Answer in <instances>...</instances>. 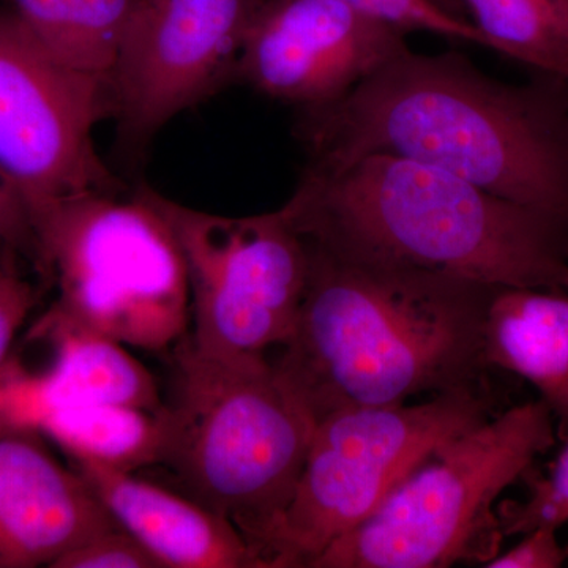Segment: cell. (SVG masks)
I'll use <instances>...</instances> for the list:
<instances>
[{
	"label": "cell",
	"instance_id": "15",
	"mask_svg": "<svg viewBox=\"0 0 568 568\" xmlns=\"http://www.w3.org/2000/svg\"><path fill=\"white\" fill-rule=\"evenodd\" d=\"M489 366L525 377L551 410L556 435L568 437V295L499 287L485 321Z\"/></svg>",
	"mask_w": 568,
	"mask_h": 568
},
{
	"label": "cell",
	"instance_id": "10",
	"mask_svg": "<svg viewBox=\"0 0 568 568\" xmlns=\"http://www.w3.org/2000/svg\"><path fill=\"white\" fill-rule=\"evenodd\" d=\"M263 0H140L110 78L114 118L148 140L183 111L237 80Z\"/></svg>",
	"mask_w": 568,
	"mask_h": 568
},
{
	"label": "cell",
	"instance_id": "13",
	"mask_svg": "<svg viewBox=\"0 0 568 568\" xmlns=\"http://www.w3.org/2000/svg\"><path fill=\"white\" fill-rule=\"evenodd\" d=\"M74 463L114 521L163 568H261L233 523L193 497L89 459Z\"/></svg>",
	"mask_w": 568,
	"mask_h": 568
},
{
	"label": "cell",
	"instance_id": "12",
	"mask_svg": "<svg viewBox=\"0 0 568 568\" xmlns=\"http://www.w3.org/2000/svg\"><path fill=\"white\" fill-rule=\"evenodd\" d=\"M118 523L33 429L0 433V568L51 567Z\"/></svg>",
	"mask_w": 568,
	"mask_h": 568
},
{
	"label": "cell",
	"instance_id": "4",
	"mask_svg": "<svg viewBox=\"0 0 568 568\" xmlns=\"http://www.w3.org/2000/svg\"><path fill=\"white\" fill-rule=\"evenodd\" d=\"M178 347L162 465L186 496L230 519L257 556L293 499L315 418L267 355L220 358L186 342Z\"/></svg>",
	"mask_w": 568,
	"mask_h": 568
},
{
	"label": "cell",
	"instance_id": "9",
	"mask_svg": "<svg viewBox=\"0 0 568 568\" xmlns=\"http://www.w3.org/2000/svg\"><path fill=\"white\" fill-rule=\"evenodd\" d=\"M108 115L110 82L62 65L13 11L0 13V175L29 216L65 197L115 193L93 142Z\"/></svg>",
	"mask_w": 568,
	"mask_h": 568
},
{
	"label": "cell",
	"instance_id": "7",
	"mask_svg": "<svg viewBox=\"0 0 568 568\" xmlns=\"http://www.w3.org/2000/svg\"><path fill=\"white\" fill-rule=\"evenodd\" d=\"M489 409L478 386L417 405L347 407L321 418L293 499L257 548L261 568H310L433 455L491 418Z\"/></svg>",
	"mask_w": 568,
	"mask_h": 568
},
{
	"label": "cell",
	"instance_id": "22",
	"mask_svg": "<svg viewBox=\"0 0 568 568\" xmlns=\"http://www.w3.org/2000/svg\"><path fill=\"white\" fill-rule=\"evenodd\" d=\"M521 541L507 552L485 564L488 568H558L568 558L567 548L558 540V528L540 526L523 534Z\"/></svg>",
	"mask_w": 568,
	"mask_h": 568
},
{
	"label": "cell",
	"instance_id": "18",
	"mask_svg": "<svg viewBox=\"0 0 568 568\" xmlns=\"http://www.w3.org/2000/svg\"><path fill=\"white\" fill-rule=\"evenodd\" d=\"M491 51L568 84V0H465Z\"/></svg>",
	"mask_w": 568,
	"mask_h": 568
},
{
	"label": "cell",
	"instance_id": "23",
	"mask_svg": "<svg viewBox=\"0 0 568 568\" xmlns=\"http://www.w3.org/2000/svg\"><path fill=\"white\" fill-rule=\"evenodd\" d=\"M36 304L31 284L0 265V379L11 343ZM0 433H3L0 424Z\"/></svg>",
	"mask_w": 568,
	"mask_h": 568
},
{
	"label": "cell",
	"instance_id": "16",
	"mask_svg": "<svg viewBox=\"0 0 568 568\" xmlns=\"http://www.w3.org/2000/svg\"><path fill=\"white\" fill-rule=\"evenodd\" d=\"M14 17L55 61L110 82L140 0H11Z\"/></svg>",
	"mask_w": 568,
	"mask_h": 568
},
{
	"label": "cell",
	"instance_id": "6",
	"mask_svg": "<svg viewBox=\"0 0 568 568\" xmlns=\"http://www.w3.org/2000/svg\"><path fill=\"white\" fill-rule=\"evenodd\" d=\"M549 407L528 402L488 418L414 470L372 518L310 568H444L499 555L497 499L556 444Z\"/></svg>",
	"mask_w": 568,
	"mask_h": 568
},
{
	"label": "cell",
	"instance_id": "2",
	"mask_svg": "<svg viewBox=\"0 0 568 568\" xmlns=\"http://www.w3.org/2000/svg\"><path fill=\"white\" fill-rule=\"evenodd\" d=\"M558 104L485 77L457 52L407 50L343 99L305 108L298 132L310 166L402 156L568 224V123Z\"/></svg>",
	"mask_w": 568,
	"mask_h": 568
},
{
	"label": "cell",
	"instance_id": "5",
	"mask_svg": "<svg viewBox=\"0 0 568 568\" xmlns=\"http://www.w3.org/2000/svg\"><path fill=\"white\" fill-rule=\"evenodd\" d=\"M31 224L36 254L59 291L40 323L145 351L181 343L192 323L189 272L152 190L130 200L65 197L32 211Z\"/></svg>",
	"mask_w": 568,
	"mask_h": 568
},
{
	"label": "cell",
	"instance_id": "17",
	"mask_svg": "<svg viewBox=\"0 0 568 568\" xmlns=\"http://www.w3.org/2000/svg\"><path fill=\"white\" fill-rule=\"evenodd\" d=\"M41 426L73 459L134 473L162 465L168 406L160 410L129 405L65 407L51 413Z\"/></svg>",
	"mask_w": 568,
	"mask_h": 568
},
{
	"label": "cell",
	"instance_id": "8",
	"mask_svg": "<svg viewBox=\"0 0 568 568\" xmlns=\"http://www.w3.org/2000/svg\"><path fill=\"white\" fill-rule=\"evenodd\" d=\"M185 260L192 297L189 345L209 357L265 355L290 342L310 275L305 239L283 209L212 215L152 192Z\"/></svg>",
	"mask_w": 568,
	"mask_h": 568
},
{
	"label": "cell",
	"instance_id": "20",
	"mask_svg": "<svg viewBox=\"0 0 568 568\" xmlns=\"http://www.w3.org/2000/svg\"><path fill=\"white\" fill-rule=\"evenodd\" d=\"M369 17L388 22L405 32H428L446 39L488 48L491 44L473 22L462 20L436 0H342Z\"/></svg>",
	"mask_w": 568,
	"mask_h": 568
},
{
	"label": "cell",
	"instance_id": "11",
	"mask_svg": "<svg viewBox=\"0 0 568 568\" xmlns=\"http://www.w3.org/2000/svg\"><path fill=\"white\" fill-rule=\"evenodd\" d=\"M406 36L342 0H263L237 80L275 100L323 106L409 50Z\"/></svg>",
	"mask_w": 568,
	"mask_h": 568
},
{
	"label": "cell",
	"instance_id": "19",
	"mask_svg": "<svg viewBox=\"0 0 568 568\" xmlns=\"http://www.w3.org/2000/svg\"><path fill=\"white\" fill-rule=\"evenodd\" d=\"M566 446L552 463L548 476L528 478L529 495L523 503L504 500L497 506L500 532L504 538L523 536L540 526H560L568 523V437Z\"/></svg>",
	"mask_w": 568,
	"mask_h": 568
},
{
	"label": "cell",
	"instance_id": "24",
	"mask_svg": "<svg viewBox=\"0 0 568 568\" xmlns=\"http://www.w3.org/2000/svg\"><path fill=\"white\" fill-rule=\"evenodd\" d=\"M0 241L9 248L33 250L31 216L9 183L0 175Z\"/></svg>",
	"mask_w": 568,
	"mask_h": 568
},
{
	"label": "cell",
	"instance_id": "25",
	"mask_svg": "<svg viewBox=\"0 0 568 568\" xmlns=\"http://www.w3.org/2000/svg\"><path fill=\"white\" fill-rule=\"evenodd\" d=\"M2 246H6V245H3V244H2V241H0V248H2Z\"/></svg>",
	"mask_w": 568,
	"mask_h": 568
},
{
	"label": "cell",
	"instance_id": "14",
	"mask_svg": "<svg viewBox=\"0 0 568 568\" xmlns=\"http://www.w3.org/2000/svg\"><path fill=\"white\" fill-rule=\"evenodd\" d=\"M37 335L54 342L58 358L51 375L24 384V392H13L22 420L29 426L41 425L54 410L74 406L163 409L155 379L121 343L58 324L40 323Z\"/></svg>",
	"mask_w": 568,
	"mask_h": 568
},
{
	"label": "cell",
	"instance_id": "1",
	"mask_svg": "<svg viewBox=\"0 0 568 568\" xmlns=\"http://www.w3.org/2000/svg\"><path fill=\"white\" fill-rule=\"evenodd\" d=\"M305 242L304 302L272 364L316 424L347 407L481 386L499 287Z\"/></svg>",
	"mask_w": 568,
	"mask_h": 568
},
{
	"label": "cell",
	"instance_id": "3",
	"mask_svg": "<svg viewBox=\"0 0 568 568\" xmlns=\"http://www.w3.org/2000/svg\"><path fill=\"white\" fill-rule=\"evenodd\" d=\"M283 212L305 241L493 287L568 293V224L394 155L308 166Z\"/></svg>",
	"mask_w": 568,
	"mask_h": 568
},
{
	"label": "cell",
	"instance_id": "21",
	"mask_svg": "<svg viewBox=\"0 0 568 568\" xmlns=\"http://www.w3.org/2000/svg\"><path fill=\"white\" fill-rule=\"evenodd\" d=\"M51 568H163L160 560L121 526L97 534L61 556Z\"/></svg>",
	"mask_w": 568,
	"mask_h": 568
}]
</instances>
